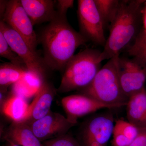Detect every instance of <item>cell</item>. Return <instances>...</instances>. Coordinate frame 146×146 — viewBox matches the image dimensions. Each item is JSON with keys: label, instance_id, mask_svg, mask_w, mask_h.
I'll return each instance as SVG.
<instances>
[{"label": "cell", "instance_id": "1", "mask_svg": "<svg viewBox=\"0 0 146 146\" xmlns=\"http://www.w3.org/2000/svg\"><path fill=\"white\" fill-rule=\"evenodd\" d=\"M44 58L49 70L64 71L78 48L88 42L68 23L67 16L57 13L55 18L42 29L38 39Z\"/></svg>", "mask_w": 146, "mask_h": 146}, {"label": "cell", "instance_id": "2", "mask_svg": "<svg viewBox=\"0 0 146 146\" xmlns=\"http://www.w3.org/2000/svg\"><path fill=\"white\" fill-rule=\"evenodd\" d=\"M146 1H120L117 15L99 57L100 62L119 56L136 39L142 25V10Z\"/></svg>", "mask_w": 146, "mask_h": 146}, {"label": "cell", "instance_id": "3", "mask_svg": "<svg viewBox=\"0 0 146 146\" xmlns=\"http://www.w3.org/2000/svg\"><path fill=\"white\" fill-rule=\"evenodd\" d=\"M120 56L110 58L101 68L88 86L80 89V94L114 108L126 106L128 98L123 92L118 72Z\"/></svg>", "mask_w": 146, "mask_h": 146}, {"label": "cell", "instance_id": "4", "mask_svg": "<svg viewBox=\"0 0 146 146\" xmlns=\"http://www.w3.org/2000/svg\"><path fill=\"white\" fill-rule=\"evenodd\" d=\"M101 52L87 48L75 54L64 70L57 92L68 93L88 86L102 68L99 60Z\"/></svg>", "mask_w": 146, "mask_h": 146}, {"label": "cell", "instance_id": "5", "mask_svg": "<svg viewBox=\"0 0 146 146\" xmlns=\"http://www.w3.org/2000/svg\"><path fill=\"white\" fill-rule=\"evenodd\" d=\"M0 31L12 50L23 61L29 72L44 81L49 69L43 57L33 50L18 33L2 21L0 22Z\"/></svg>", "mask_w": 146, "mask_h": 146}, {"label": "cell", "instance_id": "6", "mask_svg": "<svg viewBox=\"0 0 146 146\" xmlns=\"http://www.w3.org/2000/svg\"><path fill=\"white\" fill-rule=\"evenodd\" d=\"M114 125V117L110 112L94 115L82 125L78 141L81 146H107Z\"/></svg>", "mask_w": 146, "mask_h": 146}, {"label": "cell", "instance_id": "7", "mask_svg": "<svg viewBox=\"0 0 146 146\" xmlns=\"http://www.w3.org/2000/svg\"><path fill=\"white\" fill-rule=\"evenodd\" d=\"M79 32L88 42L104 46L106 43L105 27L94 0L78 1Z\"/></svg>", "mask_w": 146, "mask_h": 146}, {"label": "cell", "instance_id": "8", "mask_svg": "<svg viewBox=\"0 0 146 146\" xmlns=\"http://www.w3.org/2000/svg\"><path fill=\"white\" fill-rule=\"evenodd\" d=\"M118 68L121 87L128 98L145 87L146 65L138 58L119 56Z\"/></svg>", "mask_w": 146, "mask_h": 146}, {"label": "cell", "instance_id": "9", "mask_svg": "<svg viewBox=\"0 0 146 146\" xmlns=\"http://www.w3.org/2000/svg\"><path fill=\"white\" fill-rule=\"evenodd\" d=\"M1 21L18 33L33 50L36 51L38 38L31 20L20 0L8 1L5 12Z\"/></svg>", "mask_w": 146, "mask_h": 146}, {"label": "cell", "instance_id": "10", "mask_svg": "<svg viewBox=\"0 0 146 146\" xmlns=\"http://www.w3.org/2000/svg\"><path fill=\"white\" fill-rule=\"evenodd\" d=\"M63 115L50 111L46 116L29 125L41 142L64 136L74 126Z\"/></svg>", "mask_w": 146, "mask_h": 146}, {"label": "cell", "instance_id": "11", "mask_svg": "<svg viewBox=\"0 0 146 146\" xmlns=\"http://www.w3.org/2000/svg\"><path fill=\"white\" fill-rule=\"evenodd\" d=\"M61 104L68 119L76 125L79 118L102 109L114 108L83 94L68 96L61 100Z\"/></svg>", "mask_w": 146, "mask_h": 146}, {"label": "cell", "instance_id": "12", "mask_svg": "<svg viewBox=\"0 0 146 146\" xmlns=\"http://www.w3.org/2000/svg\"><path fill=\"white\" fill-rule=\"evenodd\" d=\"M57 93L52 84L44 80L29 106L27 115L24 122L29 125L44 117L50 111L53 100Z\"/></svg>", "mask_w": 146, "mask_h": 146}, {"label": "cell", "instance_id": "13", "mask_svg": "<svg viewBox=\"0 0 146 146\" xmlns=\"http://www.w3.org/2000/svg\"><path fill=\"white\" fill-rule=\"evenodd\" d=\"M33 26L49 23L56 16V1L52 0H20Z\"/></svg>", "mask_w": 146, "mask_h": 146}, {"label": "cell", "instance_id": "14", "mask_svg": "<svg viewBox=\"0 0 146 146\" xmlns=\"http://www.w3.org/2000/svg\"><path fill=\"white\" fill-rule=\"evenodd\" d=\"M127 107V121L138 128L146 127V89L145 87L131 95Z\"/></svg>", "mask_w": 146, "mask_h": 146}, {"label": "cell", "instance_id": "15", "mask_svg": "<svg viewBox=\"0 0 146 146\" xmlns=\"http://www.w3.org/2000/svg\"><path fill=\"white\" fill-rule=\"evenodd\" d=\"M4 139L20 146H43L31 127L24 122L12 123L5 135Z\"/></svg>", "mask_w": 146, "mask_h": 146}, {"label": "cell", "instance_id": "16", "mask_svg": "<svg viewBox=\"0 0 146 146\" xmlns=\"http://www.w3.org/2000/svg\"><path fill=\"white\" fill-rule=\"evenodd\" d=\"M2 112L13 122H24L27 115L29 106L23 97L13 94L1 106Z\"/></svg>", "mask_w": 146, "mask_h": 146}, {"label": "cell", "instance_id": "17", "mask_svg": "<svg viewBox=\"0 0 146 146\" xmlns=\"http://www.w3.org/2000/svg\"><path fill=\"white\" fill-rule=\"evenodd\" d=\"M29 71L25 67L5 62L0 65L1 91H7L9 85L17 83L25 77Z\"/></svg>", "mask_w": 146, "mask_h": 146}, {"label": "cell", "instance_id": "18", "mask_svg": "<svg viewBox=\"0 0 146 146\" xmlns=\"http://www.w3.org/2000/svg\"><path fill=\"white\" fill-rule=\"evenodd\" d=\"M105 28L110 27L117 15L120 1L94 0Z\"/></svg>", "mask_w": 146, "mask_h": 146}, {"label": "cell", "instance_id": "19", "mask_svg": "<svg viewBox=\"0 0 146 146\" xmlns=\"http://www.w3.org/2000/svg\"><path fill=\"white\" fill-rule=\"evenodd\" d=\"M146 49V1L142 10V25L136 39L126 49L128 54L136 56Z\"/></svg>", "mask_w": 146, "mask_h": 146}, {"label": "cell", "instance_id": "20", "mask_svg": "<svg viewBox=\"0 0 146 146\" xmlns=\"http://www.w3.org/2000/svg\"><path fill=\"white\" fill-rule=\"evenodd\" d=\"M0 55L1 57L9 60L14 65L25 67L23 61L12 50L9 44L2 33L0 31Z\"/></svg>", "mask_w": 146, "mask_h": 146}, {"label": "cell", "instance_id": "21", "mask_svg": "<svg viewBox=\"0 0 146 146\" xmlns=\"http://www.w3.org/2000/svg\"><path fill=\"white\" fill-rule=\"evenodd\" d=\"M113 130L122 133L132 142L138 135L139 128L128 121L119 119L116 121Z\"/></svg>", "mask_w": 146, "mask_h": 146}, {"label": "cell", "instance_id": "22", "mask_svg": "<svg viewBox=\"0 0 146 146\" xmlns=\"http://www.w3.org/2000/svg\"><path fill=\"white\" fill-rule=\"evenodd\" d=\"M43 146H81L77 139L67 133L64 136L42 142Z\"/></svg>", "mask_w": 146, "mask_h": 146}, {"label": "cell", "instance_id": "23", "mask_svg": "<svg viewBox=\"0 0 146 146\" xmlns=\"http://www.w3.org/2000/svg\"><path fill=\"white\" fill-rule=\"evenodd\" d=\"M74 1L73 0H58L56 1V9L58 14L67 16L68 9L72 8Z\"/></svg>", "mask_w": 146, "mask_h": 146}, {"label": "cell", "instance_id": "24", "mask_svg": "<svg viewBox=\"0 0 146 146\" xmlns=\"http://www.w3.org/2000/svg\"><path fill=\"white\" fill-rule=\"evenodd\" d=\"M129 146H146V127L139 128L138 135Z\"/></svg>", "mask_w": 146, "mask_h": 146}, {"label": "cell", "instance_id": "25", "mask_svg": "<svg viewBox=\"0 0 146 146\" xmlns=\"http://www.w3.org/2000/svg\"><path fill=\"white\" fill-rule=\"evenodd\" d=\"M7 2L8 1H0V16H1V19H2L5 12L6 9L7 5Z\"/></svg>", "mask_w": 146, "mask_h": 146}, {"label": "cell", "instance_id": "26", "mask_svg": "<svg viewBox=\"0 0 146 146\" xmlns=\"http://www.w3.org/2000/svg\"><path fill=\"white\" fill-rule=\"evenodd\" d=\"M135 57L138 58L146 65V49Z\"/></svg>", "mask_w": 146, "mask_h": 146}, {"label": "cell", "instance_id": "27", "mask_svg": "<svg viewBox=\"0 0 146 146\" xmlns=\"http://www.w3.org/2000/svg\"><path fill=\"white\" fill-rule=\"evenodd\" d=\"M6 141L9 143V146H20L14 143L12 141H9V140H6Z\"/></svg>", "mask_w": 146, "mask_h": 146}]
</instances>
